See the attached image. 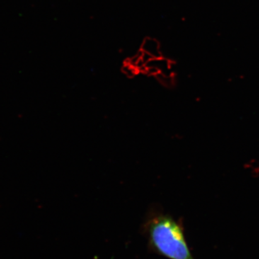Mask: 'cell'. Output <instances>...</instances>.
<instances>
[{
	"instance_id": "1",
	"label": "cell",
	"mask_w": 259,
	"mask_h": 259,
	"mask_svg": "<svg viewBox=\"0 0 259 259\" xmlns=\"http://www.w3.org/2000/svg\"><path fill=\"white\" fill-rule=\"evenodd\" d=\"M142 232L153 253L168 259H194L186 241L183 226L166 213L148 214Z\"/></svg>"
}]
</instances>
